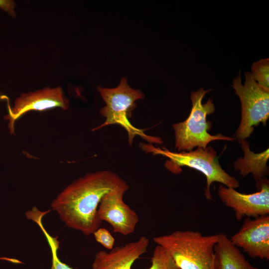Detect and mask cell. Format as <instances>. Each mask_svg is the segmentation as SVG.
<instances>
[{
  "instance_id": "cell-1",
  "label": "cell",
  "mask_w": 269,
  "mask_h": 269,
  "mask_svg": "<svg viewBox=\"0 0 269 269\" xmlns=\"http://www.w3.org/2000/svg\"><path fill=\"white\" fill-rule=\"evenodd\" d=\"M129 188L124 180L110 170L89 173L65 187L51 206L68 227L89 236L101 224L98 208L102 197L112 190Z\"/></svg>"
},
{
  "instance_id": "cell-2",
  "label": "cell",
  "mask_w": 269,
  "mask_h": 269,
  "mask_svg": "<svg viewBox=\"0 0 269 269\" xmlns=\"http://www.w3.org/2000/svg\"><path fill=\"white\" fill-rule=\"evenodd\" d=\"M142 150L153 155H161L168 158L164 166L170 172L178 174L182 171L181 167L186 166L200 171L206 177V186L205 195L206 199L212 200L210 186L214 182L233 188L239 187V181L221 167L217 153L211 147L203 148L197 147L194 150L176 152L170 151L164 147H155L152 143H141Z\"/></svg>"
},
{
  "instance_id": "cell-3",
  "label": "cell",
  "mask_w": 269,
  "mask_h": 269,
  "mask_svg": "<svg viewBox=\"0 0 269 269\" xmlns=\"http://www.w3.org/2000/svg\"><path fill=\"white\" fill-rule=\"evenodd\" d=\"M219 234L204 236L198 231L177 230L153 238L180 269H212Z\"/></svg>"
},
{
  "instance_id": "cell-4",
  "label": "cell",
  "mask_w": 269,
  "mask_h": 269,
  "mask_svg": "<svg viewBox=\"0 0 269 269\" xmlns=\"http://www.w3.org/2000/svg\"><path fill=\"white\" fill-rule=\"evenodd\" d=\"M105 106L100 110L101 115L106 118L105 122L92 131L99 130L105 127L113 124L119 125L127 132L128 141L132 145L134 138L138 135L150 143L161 144L160 137L145 134L142 129L133 125L129 120L132 112L136 106L135 102L143 99L144 94L139 90L130 87L127 79L122 78L120 84L114 88L98 87Z\"/></svg>"
},
{
  "instance_id": "cell-5",
  "label": "cell",
  "mask_w": 269,
  "mask_h": 269,
  "mask_svg": "<svg viewBox=\"0 0 269 269\" xmlns=\"http://www.w3.org/2000/svg\"><path fill=\"white\" fill-rule=\"evenodd\" d=\"M211 90L201 88L192 92L190 96L192 106L188 117L183 122L173 125L175 148L179 151H190L195 147L205 148L210 142L216 140H236L221 134L211 135L208 132L212 128V122L207 121V117L214 113L215 108L212 99L209 98L205 104L202 100Z\"/></svg>"
},
{
  "instance_id": "cell-6",
  "label": "cell",
  "mask_w": 269,
  "mask_h": 269,
  "mask_svg": "<svg viewBox=\"0 0 269 269\" xmlns=\"http://www.w3.org/2000/svg\"><path fill=\"white\" fill-rule=\"evenodd\" d=\"M245 76L244 84L240 73L232 85L242 106L241 121L235 134L239 140L249 137L260 123L265 126L269 118V89L259 85L250 72H245Z\"/></svg>"
},
{
  "instance_id": "cell-7",
  "label": "cell",
  "mask_w": 269,
  "mask_h": 269,
  "mask_svg": "<svg viewBox=\"0 0 269 269\" xmlns=\"http://www.w3.org/2000/svg\"><path fill=\"white\" fill-rule=\"evenodd\" d=\"M259 182V190L252 194L242 193L222 184L219 186L218 196L225 205L233 210L238 221L245 216L256 218L269 215V180L263 178Z\"/></svg>"
},
{
  "instance_id": "cell-8",
  "label": "cell",
  "mask_w": 269,
  "mask_h": 269,
  "mask_svg": "<svg viewBox=\"0 0 269 269\" xmlns=\"http://www.w3.org/2000/svg\"><path fill=\"white\" fill-rule=\"evenodd\" d=\"M69 107V101L60 86L45 87L33 92L22 93L17 98L12 107L8 106V113L4 118L9 120L10 133H14L15 121L28 112L42 111L54 108L66 110Z\"/></svg>"
},
{
  "instance_id": "cell-9",
  "label": "cell",
  "mask_w": 269,
  "mask_h": 269,
  "mask_svg": "<svg viewBox=\"0 0 269 269\" xmlns=\"http://www.w3.org/2000/svg\"><path fill=\"white\" fill-rule=\"evenodd\" d=\"M127 191L118 189L106 194L98 208L100 219L111 225L114 232L124 236L133 233L139 222L137 213L124 200Z\"/></svg>"
},
{
  "instance_id": "cell-10",
  "label": "cell",
  "mask_w": 269,
  "mask_h": 269,
  "mask_svg": "<svg viewBox=\"0 0 269 269\" xmlns=\"http://www.w3.org/2000/svg\"><path fill=\"white\" fill-rule=\"evenodd\" d=\"M252 258L269 259V215L254 219L247 217L239 231L230 239Z\"/></svg>"
},
{
  "instance_id": "cell-11",
  "label": "cell",
  "mask_w": 269,
  "mask_h": 269,
  "mask_svg": "<svg viewBox=\"0 0 269 269\" xmlns=\"http://www.w3.org/2000/svg\"><path fill=\"white\" fill-rule=\"evenodd\" d=\"M149 244V239L142 236L109 252L101 250L95 254L92 269H132L135 261L146 253Z\"/></svg>"
},
{
  "instance_id": "cell-12",
  "label": "cell",
  "mask_w": 269,
  "mask_h": 269,
  "mask_svg": "<svg viewBox=\"0 0 269 269\" xmlns=\"http://www.w3.org/2000/svg\"><path fill=\"white\" fill-rule=\"evenodd\" d=\"M241 148L244 152L243 157L239 158L233 165L235 170L245 177L252 174L255 180L259 181L269 173L267 162L269 159V148L260 152L254 153L250 148V145L245 139L239 140Z\"/></svg>"
},
{
  "instance_id": "cell-13",
  "label": "cell",
  "mask_w": 269,
  "mask_h": 269,
  "mask_svg": "<svg viewBox=\"0 0 269 269\" xmlns=\"http://www.w3.org/2000/svg\"><path fill=\"white\" fill-rule=\"evenodd\" d=\"M215 269H258L251 265L224 234H219L214 248Z\"/></svg>"
},
{
  "instance_id": "cell-14",
  "label": "cell",
  "mask_w": 269,
  "mask_h": 269,
  "mask_svg": "<svg viewBox=\"0 0 269 269\" xmlns=\"http://www.w3.org/2000/svg\"><path fill=\"white\" fill-rule=\"evenodd\" d=\"M48 211H40L36 207L32 208L26 213V217L35 222L46 237L52 253V266L50 269H74L66 264L62 262L58 257L57 253L59 242L57 237L51 236L43 225L42 219Z\"/></svg>"
},
{
  "instance_id": "cell-15",
  "label": "cell",
  "mask_w": 269,
  "mask_h": 269,
  "mask_svg": "<svg viewBox=\"0 0 269 269\" xmlns=\"http://www.w3.org/2000/svg\"><path fill=\"white\" fill-rule=\"evenodd\" d=\"M147 269H180L168 252L157 245L151 258V266Z\"/></svg>"
},
{
  "instance_id": "cell-16",
  "label": "cell",
  "mask_w": 269,
  "mask_h": 269,
  "mask_svg": "<svg viewBox=\"0 0 269 269\" xmlns=\"http://www.w3.org/2000/svg\"><path fill=\"white\" fill-rule=\"evenodd\" d=\"M251 74L260 86L269 89V59H262L255 62L251 67Z\"/></svg>"
},
{
  "instance_id": "cell-17",
  "label": "cell",
  "mask_w": 269,
  "mask_h": 269,
  "mask_svg": "<svg viewBox=\"0 0 269 269\" xmlns=\"http://www.w3.org/2000/svg\"><path fill=\"white\" fill-rule=\"evenodd\" d=\"M93 235L96 241L106 249L110 250L114 247L115 239L107 229L99 228Z\"/></svg>"
},
{
  "instance_id": "cell-18",
  "label": "cell",
  "mask_w": 269,
  "mask_h": 269,
  "mask_svg": "<svg viewBox=\"0 0 269 269\" xmlns=\"http://www.w3.org/2000/svg\"><path fill=\"white\" fill-rule=\"evenodd\" d=\"M212 269H214V264H213V267L212 268Z\"/></svg>"
}]
</instances>
